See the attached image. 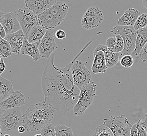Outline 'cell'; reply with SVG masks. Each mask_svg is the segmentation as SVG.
Wrapping results in <instances>:
<instances>
[{
  "mask_svg": "<svg viewBox=\"0 0 147 136\" xmlns=\"http://www.w3.org/2000/svg\"><path fill=\"white\" fill-rule=\"evenodd\" d=\"M55 55L47 61L41 78L45 101L60 115H65L76 104L80 89L74 84L71 73L73 61L65 67H56Z\"/></svg>",
  "mask_w": 147,
  "mask_h": 136,
  "instance_id": "obj_1",
  "label": "cell"
},
{
  "mask_svg": "<svg viewBox=\"0 0 147 136\" xmlns=\"http://www.w3.org/2000/svg\"><path fill=\"white\" fill-rule=\"evenodd\" d=\"M56 112L45 101L31 105L23 115V125L28 133L41 130L50 124Z\"/></svg>",
  "mask_w": 147,
  "mask_h": 136,
  "instance_id": "obj_2",
  "label": "cell"
},
{
  "mask_svg": "<svg viewBox=\"0 0 147 136\" xmlns=\"http://www.w3.org/2000/svg\"><path fill=\"white\" fill-rule=\"evenodd\" d=\"M69 9L67 4L57 1L49 9L38 15L39 24L47 30H53L65 20Z\"/></svg>",
  "mask_w": 147,
  "mask_h": 136,
  "instance_id": "obj_3",
  "label": "cell"
},
{
  "mask_svg": "<svg viewBox=\"0 0 147 136\" xmlns=\"http://www.w3.org/2000/svg\"><path fill=\"white\" fill-rule=\"evenodd\" d=\"M91 42H88L87 45L84 47L80 53L73 60V63L71 67V73L73 78L74 84L79 89L88 86L92 81V77L90 71L86 68L84 62L81 60H77L81 54L86 48L91 43Z\"/></svg>",
  "mask_w": 147,
  "mask_h": 136,
  "instance_id": "obj_4",
  "label": "cell"
},
{
  "mask_svg": "<svg viewBox=\"0 0 147 136\" xmlns=\"http://www.w3.org/2000/svg\"><path fill=\"white\" fill-rule=\"evenodd\" d=\"M80 90L78 101L73 108L76 116L83 115L85 110L91 106L96 96V85L92 81L88 86Z\"/></svg>",
  "mask_w": 147,
  "mask_h": 136,
  "instance_id": "obj_5",
  "label": "cell"
},
{
  "mask_svg": "<svg viewBox=\"0 0 147 136\" xmlns=\"http://www.w3.org/2000/svg\"><path fill=\"white\" fill-rule=\"evenodd\" d=\"M23 125V114L20 107L5 110L0 118L2 131L14 133Z\"/></svg>",
  "mask_w": 147,
  "mask_h": 136,
  "instance_id": "obj_6",
  "label": "cell"
},
{
  "mask_svg": "<svg viewBox=\"0 0 147 136\" xmlns=\"http://www.w3.org/2000/svg\"><path fill=\"white\" fill-rule=\"evenodd\" d=\"M111 33L114 35L118 34L122 37L124 42V49L120 53L121 57L130 55H132L136 48L137 32L134 26H121L117 25L112 30Z\"/></svg>",
  "mask_w": 147,
  "mask_h": 136,
  "instance_id": "obj_7",
  "label": "cell"
},
{
  "mask_svg": "<svg viewBox=\"0 0 147 136\" xmlns=\"http://www.w3.org/2000/svg\"><path fill=\"white\" fill-rule=\"evenodd\" d=\"M103 125L111 129L114 136H130L133 125L124 115L104 119Z\"/></svg>",
  "mask_w": 147,
  "mask_h": 136,
  "instance_id": "obj_8",
  "label": "cell"
},
{
  "mask_svg": "<svg viewBox=\"0 0 147 136\" xmlns=\"http://www.w3.org/2000/svg\"><path fill=\"white\" fill-rule=\"evenodd\" d=\"M15 12L21 29L26 37L32 28L39 25L38 15L26 7H22Z\"/></svg>",
  "mask_w": 147,
  "mask_h": 136,
  "instance_id": "obj_9",
  "label": "cell"
},
{
  "mask_svg": "<svg viewBox=\"0 0 147 136\" xmlns=\"http://www.w3.org/2000/svg\"><path fill=\"white\" fill-rule=\"evenodd\" d=\"M104 20L103 12L96 6L88 8L82 18V26L84 29L90 30L96 28Z\"/></svg>",
  "mask_w": 147,
  "mask_h": 136,
  "instance_id": "obj_10",
  "label": "cell"
},
{
  "mask_svg": "<svg viewBox=\"0 0 147 136\" xmlns=\"http://www.w3.org/2000/svg\"><path fill=\"white\" fill-rule=\"evenodd\" d=\"M58 49L53 30H47L43 38L39 42L38 49L41 58L49 59L53 52Z\"/></svg>",
  "mask_w": 147,
  "mask_h": 136,
  "instance_id": "obj_11",
  "label": "cell"
},
{
  "mask_svg": "<svg viewBox=\"0 0 147 136\" xmlns=\"http://www.w3.org/2000/svg\"><path fill=\"white\" fill-rule=\"evenodd\" d=\"M0 23L2 25L6 35L13 34L21 30L15 12H7L0 18Z\"/></svg>",
  "mask_w": 147,
  "mask_h": 136,
  "instance_id": "obj_12",
  "label": "cell"
},
{
  "mask_svg": "<svg viewBox=\"0 0 147 136\" xmlns=\"http://www.w3.org/2000/svg\"><path fill=\"white\" fill-rule=\"evenodd\" d=\"M25 104V97L20 91H16L9 98L0 103V106L5 110L22 106Z\"/></svg>",
  "mask_w": 147,
  "mask_h": 136,
  "instance_id": "obj_13",
  "label": "cell"
},
{
  "mask_svg": "<svg viewBox=\"0 0 147 136\" xmlns=\"http://www.w3.org/2000/svg\"><path fill=\"white\" fill-rule=\"evenodd\" d=\"M57 0H24L26 7L39 15L49 9Z\"/></svg>",
  "mask_w": 147,
  "mask_h": 136,
  "instance_id": "obj_14",
  "label": "cell"
},
{
  "mask_svg": "<svg viewBox=\"0 0 147 136\" xmlns=\"http://www.w3.org/2000/svg\"><path fill=\"white\" fill-rule=\"evenodd\" d=\"M25 35L21 30L13 34L6 35L5 39L9 42L12 48L13 53L19 55L21 53V48L23 44Z\"/></svg>",
  "mask_w": 147,
  "mask_h": 136,
  "instance_id": "obj_15",
  "label": "cell"
},
{
  "mask_svg": "<svg viewBox=\"0 0 147 136\" xmlns=\"http://www.w3.org/2000/svg\"><path fill=\"white\" fill-rule=\"evenodd\" d=\"M141 15L138 10L130 8L117 21V25L121 26H134L139 16Z\"/></svg>",
  "mask_w": 147,
  "mask_h": 136,
  "instance_id": "obj_16",
  "label": "cell"
},
{
  "mask_svg": "<svg viewBox=\"0 0 147 136\" xmlns=\"http://www.w3.org/2000/svg\"><path fill=\"white\" fill-rule=\"evenodd\" d=\"M102 51L104 53L106 66L107 68H113L117 65L120 57V53H113L109 50L106 45H98L93 51V55L98 51Z\"/></svg>",
  "mask_w": 147,
  "mask_h": 136,
  "instance_id": "obj_17",
  "label": "cell"
},
{
  "mask_svg": "<svg viewBox=\"0 0 147 136\" xmlns=\"http://www.w3.org/2000/svg\"><path fill=\"white\" fill-rule=\"evenodd\" d=\"M38 45L39 42L30 44L28 42L26 37H25L23 46L21 48L20 54L30 56L32 58L34 61L36 62L41 58L39 51Z\"/></svg>",
  "mask_w": 147,
  "mask_h": 136,
  "instance_id": "obj_18",
  "label": "cell"
},
{
  "mask_svg": "<svg viewBox=\"0 0 147 136\" xmlns=\"http://www.w3.org/2000/svg\"><path fill=\"white\" fill-rule=\"evenodd\" d=\"M94 59L92 66V72L93 74L104 73L107 71L104 53L102 51H98L93 55Z\"/></svg>",
  "mask_w": 147,
  "mask_h": 136,
  "instance_id": "obj_19",
  "label": "cell"
},
{
  "mask_svg": "<svg viewBox=\"0 0 147 136\" xmlns=\"http://www.w3.org/2000/svg\"><path fill=\"white\" fill-rule=\"evenodd\" d=\"M137 38L136 40V48L132 54V56L138 57L142 49L147 43V27L137 30Z\"/></svg>",
  "mask_w": 147,
  "mask_h": 136,
  "instance_id": "obj_20",
  "label": "cell"
},
{
  "mask_svg": "<svg viewBox=\"0 0 147 136\" xmlns=\"http://www.w3.org/2000/svg\"><path fill=\"white\" fill-rule=\"evenodd\" d=\"M15 92L12 82L0 76V103L6 100Z\"/></svg>",
  "mask_w": 147,
  "mask_h": 136,
  "instance_id": "obj_21",
  "label": "cell"
},
{
  "mask_svg": "<svg viewBox=\"0 0 147 136\" xmlns=\"http://www.w3.org/2000/svg\"><path fill=\"white\" fill-rule=\"evenodd\" d=\"M47 30L40 25L34 27L26 37L28 42L30 44L38 42L41 40L46 34Z\"/></svg>",
  "mask_w": 147,
  "mask_h": 136,
  "instance_id": "obj_22",
  "label": "cell"
},
{
  "mask_svg": "<svg viewBox=\"0 0 147 136\" xmlns=\"http://www.w3.org/2000/svg\"><path fill=\"white\" fill-rule=\"evenodd\" d=\"M12 53V48L9 42L0 37V57L3 58H10Z\"/></svg>",
  "mask_w": 147,
  "mask_h": 136,
  "instance_id": "obj_23",
  "label": "cell"
},
{
  "mask_svg": "<svg viewBox=\"0 0 147 136\" xmlns=\"http://www.w3.org/2000/svg\"><path fill=\"white\" fill-rule=\"evenodd\" d=\"M56 136H74L71 128L62 125H58L55 127Z\"/></svg>",
  "mask_w": 147,
  "mask_h": 136,
  "instance_id": "obj_24",
  "label": "cell"
},
{
  "mask_svg": "<svg viewBox=\"0 0 147 136\" xmlns=\"http://www.w3.org/2000/svg\"><path fill=\"white\" fill-rule=\"evenodd\" d=\"M93 136H114V135L109 128L103 125L97 126Z\"/></svg>",
  "mask_w": 147,
  "mask_h": 136,
  "instance_id": "obj_25",
  "label": "cell"
},
{
  "mask_svg": "<svg viewBox=\"0 0 147 136\" xmlns=\"http://www.w3.org/2000/svg\"><path fill=\"white\" fill-rule=\"evenodd\" d=\"M147 26V14L144 13L139 16L134 26L135 30L137 31Z\"/></svg>",
  "mask_w": 147,
  "mask_h": 136,
  "instance_id": "obj_26",
  "label": "cell"
},
{
  "mask_svg": "<svg viewBox=\"0 0 147 136\" xmlns=\"http://www.w3.org/2000/svg\"><path fill=\"white\" fill-rule=\"evenodd\" d=\"M116 38L117 43L114 47L112 49H109V50L113 53H121L124 49V42L123 38L120 35L116 34L115 35Z\"/></svg>",
  "mask_w": 147,
  "mask_h": 136,
  "instance_id": "obj_27",
  "label": "cell"
},
{
  "mask_svg": "<svg viewBox=\"0 0 147 136\" xmlns=\"http://www.w3.org/2000/svg\"><path fill=\"white\" fill-rule=\"evenodd\" d=\"M120 63L124 68H131L134 63V60L132 55H127L123 56L121 59Z\"/></svg>",
  "mask_w": 147,
  "mask_h": 136,
  "instance_id": "obj_28",
  "label": "cell"
},
{
  "mask_svg": "<svg viewBox=\"0 0 147 136\" xmlns=\"http://www.w3.org/2000/svg\"><path fill=\"white\" fill-rule=\"evenodd\" d=\"M41 136H56L55 127L51 124L47 125L40 131Z\"/></svg>",
  "mask_w": 147,
  "mask_h": 136,
  "instance_id": "obj_29",
  "label": "cell"
},
{
  "mask_svg": "<svg viewBox=\"0 0 147 136\" xmlns=\"http://www.w3.org/2000/svg\"><path fill=\"white\" fill-rule=\"evenodd\" d=\"M117 43L116 37H112L106 40V46L109 49H112L115 47Z\"/></svg>",
  "mask_w": 147,
  "mask_h": 136,
  "instance_id": "obj_30",
  "label": "cell"
},
{
  "mask_svg": "<svg viewBox=\"0 0 147 136\" xmlns=\"http://www.w3.org/2000/svg\"><path fill=\"white\" fill-rule=\"evenodd\" d=\"M139 57L143 62L147 63V43L142 49Z\"/></svg>",
  "mask_w": 147,
  "mask_h": 136,
  "instance_id": "obj_31",
  "label": "cell"
},
{
  "mask_svg": "<svg viewBox=\"0 0 147 136\" xmlns=\"http://www.w3.org/2000/svg\"><path fill=\"white\" fill-rule=\"evenodd\" d=\"M138 121L147 133V112L142 116V117Z\"/></svg>",
  "mask_w": 147,
  "mask_h": 136,
  "instance_id": "obj_32",
  "label": "cell"
},
{
  "mask_svg": "<svg viewBox=\"0 0 147 136\" xmlns=\"http://www.w3.org/2000/svg\"><path fill=\"white\" fill-rule=\"evenodd\" d=\"M55 36L57 38L59 39H63L66 38V33L63 30H58L55 33Z\"/></svg>",
  "mask_w": 147,
  "mask_h": 136,
  "instance_id": "obj_33",
  "label": "cell"
},
{
  "mask_svg": "<svg viewBox=\"0 0 147 136\" xmlns=\"http://www.w3.org/2000/svg\"><path fill=\"white\" fill-rule=\"evenodd\" d=\"M137 128H138V136H147V133L146 130L140 124L139 122L137 123Z\"/></svg>",
  "mask_w": 147,
  "mask_h": 136,
  "instance_id": "obj_34",
  "label": "cell"
},
{
  "mask_svg": "<svg viewBox=\"0 0 147 136\" xmlns=\"http://www.w3.org/2000/svg\"><path fill=\"white\" fill-rule=\"evenodd\" d=\"M130 136H138L137 124H134L132 125L130 131Z\"/></svg>",
  "mask_w": 147,
  "mask_h": 136,
  "instance_id": "obj_35",
  "label": "cell"
},
{
  "mask_svg": "<svg viewBox=\"0 0 147 136\" xmlns=\"http://www.w3.org/2000/svg\"><path fill=\"white\" fill-rule=\"evenodd\" d=\"M57 1L65 3L68 5V6H70L73 5L75 3H77L78 0H57Z\"/></svg>",
  "mask_w": 147,
  "mask_h": 136,
  "instance_id": "obj_36",
  "label": "cell"
},
{
  "mask_svg": "<svg viewBox=\"0 0 147 136\" xmlns=\"http://www.w3.org/2000/svg\"><path fill=\"white\" fill-rule=\"evenodd\" d=\"M5 68H6V65L5 64V62L4 61L3 58H2L0 62V76L3 73V72L5 71Z\"/></svg>",
  "mask_w": 147,
  "mask_h": 136,
  "instance_id": "obj_37",
  "label": "cell"
},
{
  "mask_svg": "<svg viewBox=\"0 0 147 136\" xmlns=\"http://www.w3.org/2000/svg\"><path fill=\"white\" fill-rule=\"evenodd\" d=\"M6 34L5 33V31L3 28L2 25L0 23V37H2V38L4 39L6 37Z\"/></svg>",
  "mask_w": 147,
  "mask_h": 136,
  "instance_id": "obj_38",
  "label": "cell"
},
{
  "mask_svg": "<svg viewBox=\"0 0 147 136\" xmlns=\"http://www.w3.org/2000/svg\"><path fill=\"white\" fill-rule=\"evenodd\" d=\"M26 130V129L25 127L24 126H22V125L21 126H20L19 128H18V132H19L20 133H25Z\"/></svg>",
  "mask_w": 147,
  "mask_h": 136,
  "instance_id": "obj_39",
  "label": "cell"
},
{
  "mask_svg": "<svg viewBox=\"0 0 147 136\" xmlns=\"http://www.w3.org/2000/svg\"><path fill=\"white\" fill-rule=\"evenodd\" d=\"M144 6L147 9V0H142Z\"/></svg>",
  "mask_w": 147,
  "mask_h": 136,
  "instance_id": "obj_40",
  "label": "cell"
},
{
  "mask_svg": "<svg viewBox=\"0 0 147 136\" xmlns=\"http://www.w3.org/2000/svg\"><path fill=\"white\" fill-rule=\"evenodd\" d=\"M4 112V110H3L2 107L0 106V118L3 115V112Z\"/></svg>",
  "mask_w": 147,
  "mask_h": 136,
  "instance_id": "obj_41",
  "label": "cell"
},
{
  "mask_svg": "<svg viewBox=\"0 0 147 136\" xmlns=\"http://www.w3.org/2000/svg\"><path fill=\"white\" fill-rule=\"evenodd\" d=\"M4 14V13L1 12V11L0 10V18H1Z\"/></svg>",
  "mask_w": 147,
  "mask_h": 136,
  "instance_id": "obj_42",
  "label": "cell"
},
{
  "mask_svg": "<svg viewBox=\"0 0 147 136\" xmlns=\"http://www.w3.org/2000/svg\"><path fill=\"white\" fill-rule=\"evenodd\" d=\"M2 130L1 129V127L0 126V136H2Z\"/></svg>",
  "mask_w": 147,
  "mask_h": 136,
  "instance_id": "obj_43",
  "label": "cell"
},
{
  "mask_svg": "<svg viewBox=\"0 0 147 136\" xmlns=\"http://www.w3.org/2000/svg\"><path fill=\"white\" fill-rule=\"evenodd\" d=\"M34 136H41V134H36Z\"/></svg>",
  "mask_w": 147,
  "mask_h": 136,
  "instance_id": "obj_44",
  "label": "cell"
},
{
  "mask_svg": "<svg viewBox=\"0 0 147 136\" xmlns=\"http://www.w3.org/2000/svg\"><path fill=\"white\" fill-rule=\"evenodd\" d=\"M3 136H11L10 135H9V134H5V135H4Z\"/></svg>",
  "mask_w": 147,
  "mask_h": 136,
  "instance_id": "obj_45",
  "label": "cell"
},
{
  "mask_svg": "<svg viewBox=\"0 0 147 136\" xmlns=\"http://www.w3.org/2000/svg\"><path fill=\"white\" fill-rule=\"evenodd\" d=\"M1 58H2L0 57V62H1Z\"/></svg>",
  "mask_w": 147,
  "mask_h": 136,
  "instance_id": "obj_46",
  "label": "cell"
},
{
  "mask_svg": "<svg viewBox=\"0 0 147 136\" xmlns=\"http://www.w3.org/2000/svg\"></svg>",
  "mask_w": 147,
  "mask_h": 136,
  "instance_id": "obj_47",
  "label": "cell"
}]
</instances>
